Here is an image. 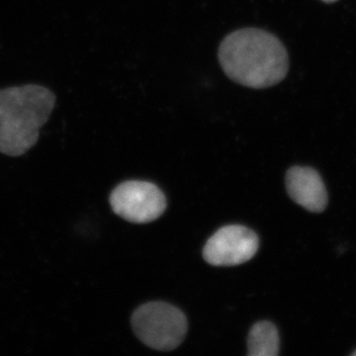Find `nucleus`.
I'll list each match as a JSON object with an SVG mask.
<instances>
[{
    "instance_id": "1",
    "label": "nucleus",
    "mask_w": 356,
    "mask_h": 356,
    "mask_svg": "<svg viewBox=\"0 0 356 356\" xmlns=\"http://www.w3.org/2000/svg\"><path fill=\"white\" fill-rule=\"evenodd\" d=\"M219 62L226 76L247 88L262 89L281 83L289 70L284 44L271 33L243 28L220 44Z\"/></svg>"
},
{
    "instance_id": "2",
    "label": "nucleus",
    "mask_w": 356,
    "mask_h": 356,
    "mask_svg": "<svg viewBox=\"0 0 356 356\" xmlns=\"http://www.w3.org/2000/svg\"><path fill=\"white\" fill-rule=\"evenodd\" d=\"M56 102L55 93L39 84L0 89V154L16 158L30 151Z\"/></svg>"
},
{
    "instance_id": "3",
    "label": "nucleus",
    "mask_w": 356,
    "mask_h": 356,
    "mask_svg": "<svg viewBox=\"0 0 356 356\" xmlns=\"http://www.w3.org/2000/svg\"><path fill=\"white\" fill-rule=\"evenodd\" d=\"M132 327L138 339L154 350H175L186 336V317L177 307L163 302L140 306L133 314Z\"/></svg>"
},
{
    "instance_id": "4",
    "label": "nucleus",
    "mask_w": 356,
    "mask_h": 356,
    "mask_svg": "<svg viewBox=\"0 0 356 356\" xmlns=\"http://www.w3.org/2000/svg\"><path fill=\"white\" fill-rule=\"evenodd\" d=\"M115 214L136 224L153 222L166 208L165 194L156 185L147 181H126L119 184L110 195Z\"/></svg>"
},
{
    "instance_id": "5",
    "label": "nucleus",
    "mask_w": 356,
    "mask_h": 356,
    "mask_svg": "<svg viewBox=\"0 0 356 356\" xmlns=\"http://www.w3.org/2000/svg\"><path fill=\"white\" fill-rule=\"evenodd\" d=\"M259 236L252 229L240 226L218 229L203 248V257L214 266H235L245 264L257 254Z\"/></svg>"
},
{
    "instance_id": "6",
    "label": "nucleus",
    "mask_w": 356,
    "mask_h": 356,
    "mask_svg": "<svg viewBox=\"0 0 356 356\" xmlns=\"http://www.w3.org/2000/svg\"><path fill=\"white\" fill-rule=\"evenodd\" d=\"M286 188L292 200L310 212L321 213L327 207V189L314 168L293 166L287 172Z\"/></svg>"
},
{
    "instance_id": "7",
    "label": "nucleus",
    "mask_w": 356,
    "mask_h": 356,
    "mask_svg": "<svg viewBox=\"0 0 356 356\" xmlns=\"http://www.w3.org/2000/svg\"><path fill=\"white\" fill-rule=\"evenodd\" d=\"M250 356H275L280 353V336L273 323H257L248 334Z\"/></svg>"
},
{
    "instance_id": "8",
    "label": "nucleus",
    "mask_w": 356,
    "mask_h": 356,
    "mask_svg": "<svg viewBox=\"0 0 356 356\" xmlns=\"http://www.w3.org/2000/svg\"><path fill=\"white\" fill-rule=\"evenodd\" d=\"M322 1L325 2V3H332V2H336L337 0H322Z\"/></svg>"
},
{
    "instance_id": "9",
    "label": "nucleus",
    "mask_w": 356,
    "mask_h": 356,
    "mask_svg": "<svg viewBox=\"0 0 356 356\" xmlns=\"http://www.w3.org/2000/svg\"><path fill=\"white\" fill-rule=\"evenodd\" d=\"M353 355L356 356V350L355 351V353H353Z\"/></svg>"
}]
</instances>
